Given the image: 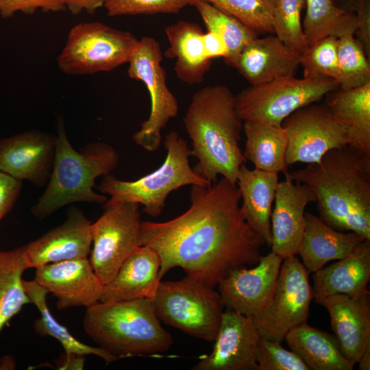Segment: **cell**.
I'll return each instance as SVG.
<instances>
[{
  "label": "cell",
  "mask_w": 370,
  "mask_h": 370,
  "mask_svg": "<svg viewBox=\"0 0 370 370\" xmlns=\"http://www.w3.org/2000/svg\"><path fill=\"white\" fill-rule=\"evenodd\" d=\"M139 204L130 202L104 208L91 225V266L104 285L115 276L127 257L139 246Z\"/></svg>",
  "instance_id": "12"
},
{
  "label": "cell",
  "mask_w": 370,
  "mask_h": 370,
  "mask_svg": "<svg viewBox=\"0 0 370 370\" xmlns=\"http://www.w3.org/2000/svg\"><path fill=\"white\" fill-rule=\"evenodd\" d=\"M234 16L259 34H273L276 0H204Z\"/></svg>",
  "instance_id": "35"
},
{
  "label": "cell",
  "mask_w": 370,
  "mask_h": 370,
  "mask_svg": "<svg viewBox=\"0 0 370 370\" xmlns=\"http://www.w3.org/2000/svg\"><path fill=\"white\" fill-rule=\"evenodd\" d=\"M305 219L298 254L309 273L317 271L332 260L344 258L365 239L353 232L336 230L310 212H305Z\"/></svg>",
  "instance_id": "26"
},
{
  "label": "cell",
  "mask_w": 370,
  "mask_h": 370,
  "mask_svg": "<svg viewBox=\"0 0 370 370\" xmlns=\"http://www.w3.org/2000/svg\"><path fill=\"white\" fill-rule=\"evenodd\" d=\"M196 0H106L110 16L137 14H177Z\"/></svg>",
  "instance_id": "38"
},
{
  "label": "cell",
  "mask_w": 370,
  "mask_h": 370,
  "mask_svg": "<svg viewBox=\"0 0 370 370\" xmlns=\"http://www.w3.org/2000/svg\"><path fill=\"white\" fill-rule=\"evenodd\" d=\"M324 97L347 145L370 154V83L351 89L338 88Z\"/></svg>",
  "instance_id": "23"
},
{
  "label": "cell",
  "mask_w": 370,
  "mask_h": 370,
  "mask_svg": "<svg viewBox=\"0 0 370 370\" xmlns=\"http://www.w3.org/2000/svg\"><path fill=\"white\" fill-rule=\"evenodd\" d=\"M359 0H334L335 4L344 10L355 12Z\"/></svg>",
  "instance_id": "46"
},
{
  "label": "cell",
  "mask_w": 370,
  "mask_h": 370,
  "mask_svg": "<svg viewBox=\"0 0 370 370\" xmlns=\"http://www.w3.org/2000/svg\"><path fill=\"white\" fill-rule=\"evenodd\" d=\"M356 14L357 18V29L359 43L362 46L366 56H370V0H359Z\"/></svg>",
  "instance_id": "42"
},
{
  "label": "cell",
  "mask_w": 370,
  "mask_h": 370,
  "mask_svg": "<svg viewBox=\"0 0 370 370\" xmlns=\"http://www.w3.org/2000/svg\"><path fill=\"white\" fill-rule=\"evenodd\" d=\"M338 88V82L328 77H284L241 91L235 96L236 109L243 121L280 126L293 112L319 101Z\"/></svg>",
  "instance_id": "8"
},
{
  "label": "cell",
  "mask_w": 370,
  "mask_h": 370,
  "mask_svg": "<svg viewBox=\"0 0 370 370\" xmlns=\"http://www.w3.org/2000/svg\"><path fill=\"white\" fill-rule=\"evenodd\" d=\"M38 10L43 12H58L66 8L61 0H0V16L3 18H11L18 12L33 14Z\"/></svg>",
  "instance_id": "40"
},
{
  "label": "cell",
  "mask_w": 370,
  "mask_h": 370,
  "mask_svg": "<svg viewBox=\"0 0 370 370\" xmlns=\"http://www.w3.org/2000/svg\"><path fill=\"white\" fill-rule=\"evenodd\" d=\"M369 279L370 240L365 239L347 256L313 273L314 298L362 294Z\"/></svg>",
  "instance_id": "24"
},
{
  "label": "cell",
  "mask_w": 370,
  "mask_h": 370,
  "mask_svg": "<svg viewBox=\"0 0 370 370\" xmlns=\"http://www.w3.org/2000/svg\"><path fill=\"white\" fill-rule=\"evenodd\" d=\"M316 198L304 184L285 176L279 182L271 216V251L283 260L298 254L306 225L305 209Z\"/></svg>",
  "instance_id": "19"
},
{
  "label": "cell",
  "mask_w": 370,
  "mask_h": 370,
  "mask_svg": "<svg viewBox=\"0 0 370 370\" xmlns=\"http://www.w3.org/2000/svg\"><path fill=\"white\" fill-rule=\"evenodd\" d=\"M339 88L351 89L370 83L369 58L354 34L338 38Z\"/></svg>",
  "instance_id": "34"
},
{
  "label": "cell",
  "mask_w": 370,
  "mask_h": 370,
  "mask_svg": "<svg viewBox=\"0 0 370 370\" xmlns=\"http://www.w3.org/2000/svg\"><path fill=\"white\" fill-rule=\"evenodd\" d=\"M55 159L45 191L31 207L32 214L42 220L56 211L77 202L104 204L108 198L93 190L95 180L111 173L117 166L119 155L110 145L95 141L77 151L59 116L56 130Z\"/></svg>",
  "instance_id": "4"
},
{
  "label": "cell",
  "mask_w": 370,
  "mask_h": 370,
  "mask_svg": "<svg viewBox=\"0 0 370 370\" xmlns=\"http://www.w3.org/2000/svg\"><path fill=\"white\" fill-rule=\"evenodd\" d=\"M278 174L249 169L245 164L238 171L236 185L242 206L241 210L248 225L271 247V216L279 183Z\"/></svg>",
  "instance_id": "25"
},
{
  "label": "cell",
  "mask_w": 370,
  "mask_h": 370,
  "mask_svg": "<svg viewBox=\"0 0 370 370\" xmlns=\"http://www.w3.org/2000/svg\"><path fill=\"white\" fill-rule=\"evenodd\" d=\"M338 38L325 37L301 53L300 66L304 68V76L328 77L338 82Z\"/></svg>",
  "instance_id": "37"
},
{
  "label": "cell",
  "mask_w": 370,
  "mask_h": 370,
  "mask_svg": "<svg viewBox=\"0 0 370 370\" xmlns=\"http://www.w3.org/2000/svg\"><path fill=\"white\" fill-rule=\"evenodd\" d=\"M301 53L288 47L274 34L251 40L241 52L236 67L251 86L295 76Z\"/></svg>",
  "instance_id": "21"
},
{
  "label": "cell",
  "mask_w": 370,
  "mask_h": 370,
  "mask_svg": "<svg viewBox=\"0 0 370 370\" xmlns=\"http://www.w3.org/2000/svg\"><path fill=\"white\" fill-rule=\"evenodd\" d=\"M25 249V245L9 251L0 249V332L24 306L32 304L22 278L28 269Z\"/></svg>",
  "instance_id": "32"
},
{
  "label": "cell",
  "mask_w": 370,
  "mask_h": 370,
  "mask_svg": "<svg viewBox=\"0 0 370 370\" xmlns=\"http://www.w3.org/2000/svg\"><path fill=\"white\" fill-rule=\"evenodd\" d=\"M22 182L0 171V221L14 207L21 194Z\"/></svg>",
  "instance_id": "41"
},
{
  "label": "cell",
  "mask_w": 370,
  "mask_h": 370,
  "mask_svg": "<svg viewBox=\"0 0 370 370\" xmlns=\"http://www.w3.org/2000/svg\"><path fill=\"white\" fill-rule=\"evenodd\" d=\"M305 3L302 28L308 47L328 36L340 38L356 34L355 12L338 7L334 0H305Z\"/></svg>",
  "instance_id": "31"
},
{
  "label": "cell",
  "mask_w": 370,
  "mask_h": 370,
  "mask_svg": "<svg viewBox=\"0 0 370 370\" xmlns=\"http://www.w3.org/2000/svg\"><path fill=\"white\" fill-rule=\"evenodd\" d=\"M308 274L296 256L283 260L271 299L251 317L260 337L282 343L289 330L307 322L314 298Z\"/></svg>",
  "instance_id": "11"
},
{
  "label": "cell",
  "mask_w": 370,
  "mask_h": 370,
  "mask_svg": "<svg viewBox=\"0 0 370 370\" xmlns=\"http://www.w3.org/2000/svg\"><path fill=\"white\" fill-rule=\"evenodd\" d=\"M91 225L79 208L71 206L62 223L25 245L24 256L27 269L88 258L92 243Z\"/></svg>",
  "instance_id": "18"
},
{
  "label": "cell",
  "mask_w": 370,
  "mask_h": 370,
  "mask_svg": "<svg viewBox=\"0 0 370 370\" xmlns=\"http://www.w3.org/2000/svg\"><path fill=\"white\" fill-rule=\"evenodd\" d=\"M204 33L198 24L184 20L165 28L169 46L164 56L175 60L176 76L190 85L202 82L211 66L212 60L208 58L204 51Z\"/></svg>",
  "instance_id": "27"
},
{
  "label": "cell",
  "mask_w": 370,
  "mask_h": 370,
  "mask_svg": "<svg viewBox=\"0 0 370 370\" xmlns=\"http://www.w3.org/2000/svg\"><path fill=\"white\" fill-rule=\"evenodd\" d=\"M282 261L271 251L255 267L232 270L217 284L223 306L248 317L261 311L271 298Z\"/></svg>",
  "instance_id": "14"
},
{
  "label": "cell",
  "mask_w": 370,
  "mask_h": 370,
  "mask_svg": "<svg viewBox=\"0 0 370 370\" xmlns=\"http://www.w3.org/2000/svg\"><path fill=\"white\" fill-rule=\"evenodd\" d=\"M328 311L331 325L344 356L354 365L370 346V293L338 294L315 299Z\"/></svg>",
  "instance_id": "20"
},
{
  "label": "cell",
  "mask_w": 370,
  "mask_h": 370,
  "mask_svg": "<svg viewBox=\"0 0 370 370\" xmlns=\"http://www.w3.org/2000/svg\"><path fill=\"white\" fill-rule=\"evenodd\" d=\"M284 176L311 189L328 225L370 240V154L347 145Z\"/></svg>",
  "instance_id": "2"
},
{
  "label": "cell",
  "mask_w": 370,
  "mask_h": 370,
  "mask_svg": "<svg viewBox=\"0 0 370 370\" xmlns=\"http://www.w3.org/2000/svg\"><path fill=\"white\" fill-rule=\"evenodd\" d=\"M245 135L243 155L255 169L274 173L288 172L286 162L287 138L282 125L258 121H245Z\"/></svg>",
  "instance_id": "29"
},
{
  "label": "cell",
  "mask_w": 370,
  "mask_h": 370,
  "mask_svg": "<svg viewBox=\"0 0 370 370\" xmlns=\"http://www.w3.org/2000/svg\"><path fill=\"white\" fill-rule=\"evenodd\" d=\"M56 134L32 130L0 139V171L36 186H46L52 171Z\"/></svg>",
  "instance_id": "15"
},
{
  "label": "cell",
  "mask_w": 370,
  "mask_h": 370,
  "mask_svg": "<svg viewBox=\"0 0 370 370\" xmlns=\"http://www.w3.org/2000/svg\"><path fill=\"white\" fill-rule=\"evenodd\" d=\"M202 44L206 56L212 60L216 58L227 57L228 49L223 38L217 33L207 31L202 36Z\"/></svg>",
  "instance_id": "43"
},
{
  "label": "cell",
  "mask_w": 370,
  "mask_h": 370,
  "mask_svg": "<svg viewBox=\"0 0 370 370\" xmlns=\"http://www.w3.org/2000/svg\"><path fill=\"white\" fill-rule=\"evenodd\" d=\"M305 0H276L273 13V34L301 53L308 48L301 20Z\"/></svg>",
  "instance_id": "36"
},
{
  "label": "cell",
  "mask_w": 370,
  "mask_h": 370,
  "mask_svg": "<svg viewBox=\"0 0 370 370\" xmlns=\"http://www.w3.org/2000/svg\"><path fill=\"white\" fill-rule=\"evenodd\" d=\"M162 61L159 42L152 37L143 36L128 62V76L143 82L151 99L149 116L133 136L134 143L149 152L160 147L162 130L177 116L179 110L177 100L167 86Z\"/></svg>",
  "instance_id": "10"
},
{
  "label": "cell",
  "mask_w": 370,
  "mask_h": 370,
  "mask_svg": "<svg viewBox=\"0 0 370 370\" xmlns=\"http://www.w3.org/2000/svg\"><path fill=\"white\" fill-rule=\"evenodd\" d=\"M208 31L219 34L225 40L228 53L225 64L236 69L239 56L245 46L258 34L234 16L204 0L193 4Z\"/></svg>",
  "instance_id": "33"
},
{
  "label": "cell",
  "mask_w": 370,
  "mask_h": 370,
  "mask_svg": "<svg viewBox=\"0 0 370 370\" xmlns=\"http://www.w3.org/2000/svg\"><path fill=\"white\" fill-rule=\"evenodd\" d=\"M239 189L223 177L191 185L190 205L164 222L141 221L139 245H149L161 260L159 278L180 267L214 288L232 270L257 264L263 239L245 220Z\"/></svg>",
  "instance_id": "1"
},
{
  "label": "cell",
  "mask_w": 370,
  "mask_h": 370,
  "mask_svg": "<svg viewBox=\"0 0 370 370\" xmlns=\"http://www.w3.org/2000/svg\"><path fill=\"white\" fill-rule=\"evenodd\" d=\"M161 260L149 245H139L123 262L115 276L103 285L101 301L146 298L152 301L161 280Z\"/></svg>",
  "instance_id": "22"
},
{
  "label": "cell",
  "mask_w": 370,
  "mask_h": 370,
  "mask_svg": "<svg viewBox=\"0 0 370 370\" xmlns=\"http://www.w3.org/2000/svg\"><path fill=\"white\" fill-rule=\"evenodd\" d=\"M34 280L56 298L60 310L94 305L101 300L103 288L88 258L40 266Z\"/></svg>",
  "instance_id": "17"
},
{
  "label": "cell",
  "mask_w": 370,
  "mask_h": 370,
  "mask_svg": "<svg viewBox=\"0 0 370 370\" xmlns=\"http://www.w3.org/2000/svg\"><path fill=\"white\" fill-rule=\"evenodd\" d=\"M290 349L312 370H352L354 365L341 351L334 335L310 326L293 328L285 336Z\"/></svg>",
  "instance_id": "28"
},
{
  "label": "cell",
  "mask_w": 370,
  "mask_h": 370,
  "mask_svg": "<svg viewBox=\"0 0 370 370\" xmlns=\"http://www.w3.org/2000/svg\"><path fill=\"white\" fill-rule=\"evenodd\" d=\"M83 326L97 347L116 360L159 354L173 341L146 298L99 301L86 308Z\"/></svg>",
  "instance_id": "5"
},
{
  "label": "cell",
  "mask_w": 370,
  "mask_h": 370,
  "mask_svg": "<svg viewBox=\"0 0 370 370\" xmlns=\"http://www.w3.org/2000/svg\"><path fill=\"white\" fill-rule=\"evenodd\" d=\"M61 1L72 14L77 15L83 11L89 14H95L99 8L104 7L106 0H61Z\"/></svg>",
  "instance_id": "44"
},
{
  "label": "cell",
  "mask_w": 370,
  "mask_h": 370,
  "mask_svg": "<svg viewBox=\"0 0 370 370\" xmlns=\"http://www.w3.org/2000/svg\"><path fill=\"white\" fill-rule=\"evenodd\" d=\"M138 41L128 31L100 22L80 23L70 29L57 64L69 75L110 71L128 63Z\"/></svg>",
  "instance_id": "9"
},
{
  "label": "cell",
  "mask_w": 370,
  "mask_h": 370,
  "mask_svg": "<svg viewBox=\"0 0 370 370\" xmlns=\"http://www.w3.org/2000/svg\"><path fill=\"white\" fill-rule=\"evenodd\" d=\"M160 321L195 338L214 342L224 307L219 292L188 275L160 281L151 301Z\"/></svg>",
  "instance_id": "7"
},
{
  "label": "cell",
  "mask_w": 370,
  "mask_h": 370,
  "mask_svg": "<svg viewBox=\"0 0 370 370\" xmlns=\"http://www.w3.org/2000/svg\"><path fill=\"white\" fill-rule=\"evenodd\" d=\"M282 127L287 138L288 166L317 162L329 151L347 146L341 127L325 104L298 109L282 121Z\"/></svg>",
  "instance_id": "13"
},
{
  "label": "cell",
  "mask_w": 370,
  "mask_h": 370,
  "mask_svg": "<svg viewBox=\"0 0 370 370\" xmlns=\"http://www.w3.org/2000/svg\"><path fill=\"white\" fill-rule=\"evenodd\" d=\"M85 356L78 355H65L60 362L59 369H82Z\"/></svg>",
  "instance_id": "45"
},
{
  "label": "cell",
  "mask_w": 370,
  "mask_h": 370,
  "mask_svg": "<svg viewBox=\"0 0 370 370\" xmlns=\"http://www.w3.org/2000/svg\"><path fill=\"white\" fill-rule=\"evenodd\" d=\"M358 364L360 370L370 369V346L367 347L362 354Z\"/></svg>",
  "instance_id": "47"
},
{
  "label": "cell",
  "mask_w": 370,
  "mask_h": 370,
  "mask_svg": "<svg viewBox=\"0 0 370 370\" xmlns=\"http://www.w3.org/2000/svg\"><path fill=\"white\" fill-rule=\"evenodd\" d=\"M280 343L260 337L256 350L258 370H310L295 352L284 349Z\"/></svg>",
  "instance_id": "39"
},
{
  "label": "cell",
  "mask_w": 370,
  "mask_h": 370,
  "mask_svg": "<svg viewBox=\"0 0 370 370\" xmlns=\"http://www.w3.org/2000/svg\"><path fill=\"white\" fill-rule=\"evenodd\" d=\"M23 286L32 304L40 312V317L34 323V330L38 334L41 336H49L56 339L64 348L65 355H95L102 358L106 363L116 360L114 356L101 348L82 343L75 338L66 327L56 321L47 306V295L49 292L35 280H23Z\"/></svg>",
  "instance_id": "30"
},
{
  "label": "cell",
  "mask_w": 370,
  "mask_h": 370,
  "mask_svg": "<svg viewBox=\"0 0 370 370\" xmlns=\"http://www.w3.org/2000/svg\"><path fill=\"white\" fill-rule=\"evenodd\" d=\"M164 145L166 150L165 160L151 173L134 181L121 180L111 173L103 176L97 188L110 197L103 208L134 202L143 205V212L146 214L156 217L162 212L171 192L187 185L211 184L190 167V149L187 141L176 132L166 135Z\"/></svg>",
  "instance_id": "6"
},
{
  "label": "cell",
  "mask_w": 370,
  "mask_h": 370,
  "mask_svg": "<svg viewBox=\"0 0 370 370\" xmlns=\"http://www.w3.org/2000/svg\"><path fill=\"white\" fill-rule=\"evenodd\" d=\"M259 333L251 317L227 308L223 312L212 352L194 370H258Z\"/></svg>",
  "instance_id": "16"
},
{
  "label": "cell",
  "mask_w": 370,
  "mask_h": 370,
  "mask_svg": "<svg viewBox=\"0 0 370 370\" xmlns=\"http://www.w3.org/2000/svg\"><path fill=\"white\" fill-rule=\"evenodd\" d=\"M242 121L227 86H208L193 95L183 123L192 142L190 156L198 160L193 169L210 183L221 175L236 185L246 162L239 145Z\"/></svg>",
  "instance_id": "3"
}]
</instances>
